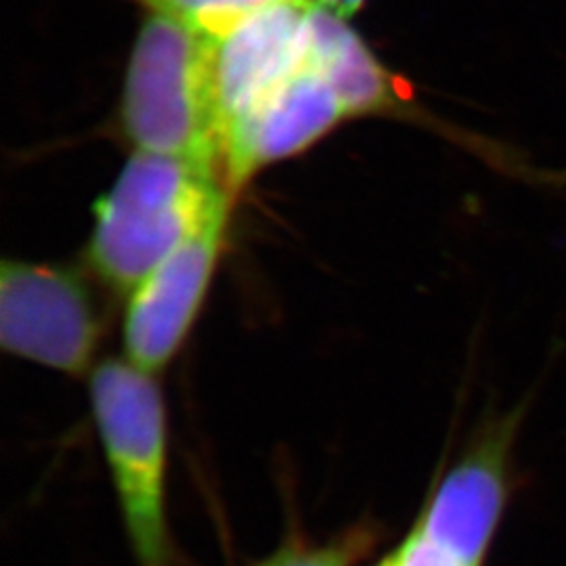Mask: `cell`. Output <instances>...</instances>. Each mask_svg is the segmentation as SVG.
I'll return each mask as SVG.
<instances>
[{
	"label": "cell",
	"instance_id": "8",
	"mask_svg": "<svg viewBox=\"0 0 566 566\" xmlns=\"http://www.w3.org/2000/svg\"><path fill=\"white\" fill-rule=\"evenodd\" d=\"M344 118L348 114L334 88L304 61L224 130V185L233 193L259 168L301 154Z\"/></svg>",
	"mask_w": 566,
	"mask_h": 566
},
{
	"label": "cell",
	"instance_id": "9",
	"mask_svg": "<svg viewBox=\"0 0 566 566\" xmlns=\"http://www.w3.org/2000/svg\"><path fill=\"white\" fill-rule=\"evenodd\" d=\"M306 61L324 76L348 116L401 112L409 103L405 82L392 76L346 21L308 7Z\"/></svg>",
	"mask_w": 566,
	"mask_h": 566
},
{
	"label": "cell",
	"instance_id": "11",
	"mask_svg": "<svg viewBox=\"0 0 566 566\" xmlns=\"http://www.w3.org/2000/svg\"><path fill=\"white\" fill-rule=\"evenodd\" d=\"M357 549H361V544L355 539L324 547H287L264 566H350Z\"/></svg>",
	"mask_w": 566,
	"mask_h": 566
},
{
	"label": "cell",
	"instance_id": "13",
	"mask_svg": "<svg viewBox=\"0 0 566 566\" xmlns=\"http://www.w3.org/2000/svg\"><path fill=\"white\" fill-rule=\"evenodd\" d=\"M313 7L327 11L340 20H350L357 11H361L367 0H308Z\"/></svg>",
	"mask_w": 566,
	"mask_h": 566
},
{
	"label": "cell",
	"instance_id": "10",
	"mask_svg": "<svg viewBox=\"0 0 566 566\" xmlns=\"http://www.w3.org/2000/svg\"><path fill=\"white\" fill-rule=\"evenodd\" d=\"M149 9V13L181 21L214 41L235 21L252 11L243 0H135Z\"/></svg>",
	"mask_w": 566,
	"mask_h": 566
},
{
	"label": "cell",
	"instance_id": "12",
	"mask_svg": "<svg viewBox=\"0 0 566 566\" xmlns=\"http://www.w3.org/2000/svg\"><path fill=\"white\" fill-rule=\"evenodd\" d=\"M386 566H465L443 547L432 544L416 528L409 533L401 547L385 560Z\"/></svg>",
	"mask_w": 566,
	"mask_h": 566
},
{
	"label": "cell",
	"instance_id": "3",
	"mask_svg": "<svg viewBox=\"0 0 566 566\" xmlns=\"http://www.w3.org/2000/svg\"><path fill=\"white\" fill-rule=\"evenodd\" d=\"M93 420L139 566H172L166 507L168 413L154 374L105 359L88 378Z\"/></svg>",
	"mask_w": 566,
	"mask_h": 566
},
{
	"label": "cell",
	"instance_id": "5",
	"mask_svg": "<svg viewBox=\"0 0 566 566\" xmlns=\"http://www.w3.org/2000/svg\"><path fill=\"white\" fill-rule=\"evenodd\" d=\"M518 416L489 426L428 495L416 531L465 566H485L510 502V447Z\"/></svg>",
	"mask_w": 566,
	"mask_h": 566
},
{
	"label": "cell",
	"instance_id": "4",
	"mask_svg": "<svg viewBox=\"0 0 566 566\" xmlns=\"http://www.w3.org/2000/svg\"><path fill=\"white\" fill-rule=\"evenodd\" d=\"M103 322L78 271L4 261L0 273V344L7 353L82 376L95 361Z\"/></svg>",
	"mask_w": 566,
	"mask_h": 566
},
{
	"label": "cell",
	"instance_id": "2",
	"mask_svg": "<svg viewBox=\"0 0 566 566\" xmlns=\"http://www.w3.org/2000/svg\"><path fill=\"white\" fill-rule=\"evenodd\" d=\"M122 133L139 151L214 166L223 137L212 88V41L149 13L133 46L120 103Z\"/></svg>",
	"mask_w": 566,
	"mask_h": 566
},
{
	"label": "cell",
	"instance_id": "14",
	"mask_svg": "<svg viewBox=\"0 0 566 566\" xmlns=\"http://www.w3.org/2000/svg\"><path fill=\"white\" fill-rule=\"evenodd\" d=\"M250 9H256V7H263V4H271V2H277V0H243Z\"/></svg>",
	"mask_w": 566,
	"mask_h": 566
},
{
	"label": "cell",
	"instance_id": "1",
	"mask_svg": "<svg viewBox=\"0 0 566 566\" xmlns=\"http://www.w3.org/2000/svg\"><path fill=\"white\" fill-rule=\"evenodd\" d=\"M231 191L208 164L137 151L95 206L86 261L116 292H133L206 227L229 217Z\"/></svg>",
	"mask_w": 566,
	"mask_h": 566
},
{
	"label": "cell",
	"instance_id": "6",
	"mask_svg": "<svg viewBox=\"0 0 566 566\" xmlns=\"http://www.w3.org/2000/svg\"><path fill=\"white\" fill-rule=\"evenodd\" d=\"M227 219L182 243L130 292L122 325L128 361L158 374L181 350L214 275Z\"/></svg>",
	"mask_w": 566,
	"mask_h": 566
},
{
	"label": "cell",
	"instance_id": "7",
	"mask_svg": "<svg viewBox=\"0 0 566 566\" xmlns=\"http://www.w3.org/2000/svg\"><path fill=\"white\" fill-rule=\"evenodd\" d=\"M308 7V0L256 7L212 41V88L221 137L306 61Z\"/></svg>",
	"mask_w": 566,
	"mask_h": 566
}]
</instances>
